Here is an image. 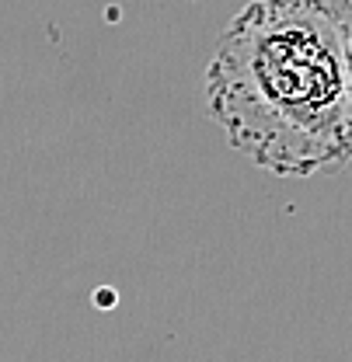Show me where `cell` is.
<instances>
[{
    "label": "cell",
    "mask_w": 352,
    "mask_h": 362,
    "mask_svg": "<svg viewBox=\"0 0 352 362\" xmlns=\"http://www.w3.org/2000/svg\"><path fill=\"white\" fill-rule=\"evenodd\" d=\"M206 105L262 171L310 178L352 164V49L331 0H251L206 66Z\"/></svg>",
    "instance_id": "obj_1"
},
{
    "label": "cell",
    "mask_w": 352,
    "mask_h": 362,
    "mask_svg": "<svg viewBox=\"0 0 352 362\" xmlns=\"http://www.w3.org/2000/svg\"><path fill=\"white\" fill-rule=\"evenodd\" d=\"M331 7H335V14H339V25H342V32H346L349 49H352V0H331Z\"/></svg>",
    "instance_id": "obj_2"
}]
</instances>
